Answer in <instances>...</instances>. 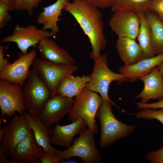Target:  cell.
Returning <instances> with one entry per match:
<instances>
[{"instance_id": "5bb4252c", "label": "cell", "mask_w": 163, "mask_h": 163, "mask_svg": "<svg viewBox=\"0 0 163 163\" xmlns=\"http://www.w3.org/2000/svg\"><path fill=\"white\" fill-rule=\"evenodd\" d=\"M87 126L85 121L81 118L66 125L57 124L51 129V143L68 148L72 145L75 136L79 135Z\"/></svg>"}, {"instance_id": "d590c367", "label": "cell", "mask_w": 163, "mask_h": 163, "mask_svg": "<svg viewBox=\"0 0 163 163\" xmlns=\"http://www.w3.org/2000/svg\"><path fill=\"white\" fill-rule=\"evenodd\" d=\"M0 2H5L8 5L9 11H13L15 10V0H0Z\"/></svg>"}, {"instance_id": "ab89813d", "label": "cell", "mask_w": 163, "mask_h": 163, "mask_svg": "<svg viewBox=\"0 0 163 163\" xmlns=\"http://www.w3.org/2000/svg\"><path fill=\"white\" fill-rule=\"evenodd\" d=\"M7 163H18L17 161L14 158H11V159H8L7 161Z\"/></svg>"}, {"instance_id": "ffe728a7", "label": "cell", "mask_w": 163, "mask_h": 163, "mask_svg": "<svg viewBox=\"0 0 163 163\" xmlns=\"http://www.w3.org/2000/svg\"><path fill=\"white\" fill-rule=\"evenodd\" d=\"M66 2L65 0H57L53 4L43 8V11L40 12L36 17L37 23L43 25V30L50 29L56 35L59 32L57 23L60 20L59 17Z\"/></svg>"}, {"instance_id": "60d3db41", "label": "cell", "mask_w": 163, "mask_h": 163, "mask_svg": "<svg viewBox=\"0 0 163 163\" xmlns=\"http://www.w3.org/2000/svg\"><path fill=\"white\" fill-rule=\"evenodd\" d=\"M66 2H70V1H72V0H65Z\"/></svg>"}, {"instance_id": "8fae6325", "label": "cell", "mask_w": 163, "mask_h": 163, "mask_svg": "<svg viewBox=\"0 0 163 163\" xmlns=\"http://www.w3.org/2000/svg\"><path fill=\"white\" fill-rule=\"evenodd\" d=\"M31 129L29 126L24 114L15 113L6 126L0 147L8 157L13 158L16 147Z\"/></svg>"}, {"instance_id": "30bf717a", "label": "cell", "mask_w": 163, "mask_h": 163, "mask_svg": "<svg viewBox=\"0 0 163 163\" xmlns=\"http://www.w3.org/2000/svg\"><path fill=\"white\" fill-rule=\"evenodd\" d=\"M37 53L35 49H32L26 54L19 52L18 59L0 72V79L17 83L22 87L29 77L30 68L36 58Z\"/></svg>"}, {"instance_id": "e0dca14e", "label": "cell", "mask_w": 163, "mask_h": 163, "mask_svg": "<svg viewBox=\"0 0 163 163\" xmlns=\"http://www.w3.org/2000/svg\"><path fill=\"white\" fill-rule=\"evenodd\" d=\"M144 84L142 91L135 99H140V102L146 103L151 99L163 98V79L157 66L140 79Z\"/></svg>"}, {"instance_id": "d6a6232c", "label": "cell", "mask_w": 163, "mask_h": 163, "mask_svg": "<svg viewBox=\"0 0 163 163\" xmlns=\"http://www.w3.org/2000/svg\"><path fill=\"white\" fill-rule=\"evenodd\" d=\"M56 152H56L51 153L44 151V152L40 159V161L42 163H60L62 162V161Z\"/></svg>"}, {"instance_id": "2e32d148", "label": "cell", "mask_w": 163, "mask_h": 163, "mask_svg": "<svg viewBox=\"0 0 163 163\" xmlns=\"http://www.w3.org/2000/svg\"><path fill=\"white\" fill-rule=\"evenodd\" d=\"M42 148L37 143L31 129L17 145L14 158L18 163L40 161L44 152Z\"/></svg>"}, {"instance_id": "8992f818", "label": "cell", "mask_w": 163, "mask_h": 163, "mask_svg": "<svg viewBox=\"0 0 163 163\" xmlns=\"http://www.w3.org/2000/svg\"><path fill=\"white\" fill-rule=\"evenodd\" d=\"M77 138H74L72 145L62 151L57 149L56 153L62 161L72 157L81 158L85 163H98L102 159L96 148L94 135L87 127Z\"/></svg>"}, {"instance_id": "7a4b0ae2", "label": "cell", "mask_w": 163, "mask_h": 163, "mask_svg": "<svg viewBox=\"0 0 163 163\" xmlns=\"http://www.w3.org/2000/svg\"><path fill=\"white\" fill-rule=\"evenodd\" d=\"M113 104L103 101L97 113L96 117L100 120V147H108L117 141L129 136L138 126L128 125L118 120L112 111Z\"/></svg>"}, {"instance_id": "74e56055", "label": "cell", "mask_w": 163, "mask_h": 163, "mask_svg": "<svg viewBox=\"0 0 163 163\" xmlns=\"http://www.w3.org/2000/svg\"><path fill=\"white\" fill-rule=\"evenodd\" d=\"M6 129V126L1 129L0 128V142H1L3 136Z\"/></svg>"}, {"instance_id": "52a82bcc", "label": "cell", "mask_w": 163, "mask_h": 163, "mask_svg": "<svg viewBox=\"0 0 163 163\" xmlns=\"http://www.w3.org/2000/svg\"><path fill=\"white\" fill-rule=\"evenodd\" d=\"M32 65L49 90L51 97L57 94L58 88L61 81L78 69V66L75 65L56 64L37 58Z\"/></svg>"}, {"instance_id": "4316f807", "label": "cell", "mask_w": 163, "mask_h": 163, "mask_svg": "<svg viewBox=\"0 0 163 163\" xmlns=\"http://www.w3.org/2000/svg\"><path fill=\"white\" fill-rule=\"evenodd\" d=\"M44 0H15V11H26L30 15Z\"/></svg>"}, {"instance_id": "e575fe53", "label": "cell", "mask_w": 163, "mask_h": 163, "mask_svg": "<svg viewBox=\"0 0 163 163\" xmlns=\"http://www.w3.org/2000/svg\"><path fill=\"white\" fill-rule=\"evenodd\" d=\"M5 46L0 45V72L2 71L11 63L6 58H4V48Z\"/></svg>"}, {"instance_id": "277c9868", "label": "cell", "mask_w": 163, "mask_h": 163, "mask_svg": "<svg viewBox=\"0 0 163 163\" xmlns=\"http://www.w3.org/2000/svg\"><path fill=\"white\" fill-rule=\"evenodd\" d=\"M107 56L103 54L94 60V64L92 72L90 76V80L86 84L85 88L99 94L103 101H107L120 108L109 98L108 91L110 85L113 81L120 84L128 81L123 75L112 71L109 68Z\"/></svg>"}, {"instance_id": "9c48e42d", "label": "cell", "mask_w": 163, "mask_h": 163, "mask_svg": "<svg viewBox=\"0 0 163 163\" xmlns=\"http://www.w3.org/2000/svg\"><path fill=\"white\" fill-rule=\"evenodd\" d=\"M0 108L1 117H12L16 112L24 114L27 109L22 87L17 83L0 79Z\"/></svg>"}, {"instance_id": "603a6c76", "label": "cell", "mask_w": 163, "mask_h": 163, "mask_svg": "<svg viewBox=\"0 0 163 163\" xmlns=\"http://www.w3.org/2000/svg\"><path fill=\"white\" fill-rule=\"evenodd\" d=\"M136 14L140 21L139 30L137 37L139 44L143 51L145 58L154 57L155 54L152 46L150 24L144 13L141 12Z\"/></svg>"}, {"instance_id": "1f68e13d", "label": "cell", "mask_w": 163, "mask_h": 163, "mask_svg": "<svg viewBox=\"0 0 163 163\" xmlns=\"http://www.w3.org/2000/svg\"><path fill=\"white\" fill-rule=\"evenodd\" d=\"M89 4L102 9L111 7L116 0H84Z\"/></svg>"}, {"instance_id": "ac0fdd59", "label": "cell", "mask_w": 163, "mask_h": 163, "mask_svg": "<svg viewBox=\"0 0 163 163\" xmlns=\"http://www.w3.org/2000/svg\"><path fill=\"white\" fill-rule=\"evenodd\" d=\"M163 62V53L144 58L132 65L120 68V73L125 75L130 82H135L149 73L151 71Z\"/></svg>"}, {"instance_id": "9a60e30c", "label": "cell", "mask_w": 163, "mask_h": 163, "mask_svg": "<svg viewBox=\"0 0 163 163\" xmlns=\"http://www.w3.org/2000/svg\"><path fill=\"white\" fill-rule=\"evenodd\" d=\"M37 48L41 58L52 63L66 65H75V61L67 51L59 46L50 37H45L38 44Z\"/></svg>"}, {"instance_id": "d6986e66", "label": "cell", "mask_w": 163, "mask_h": 163, "mask_svg": "<svg viewBox=\"0 0 163 163\" xmlns=\"http://www.w3.org/2000/svg\"><path fill=\"white\" fill-rule=\"evenodd\" d=\"M136 39L128 37H118L116 48L125 66L132 65L145 58L143 51Z\"/></svg>"}, {"instance_id": "44dd1931", "label": "cell", "mask_w": 163, "mask_h": 163, "mask_svg": "<svg viewBox=\"0 0 163 163\" xmlns=\"http://www.w3.org/2000/svg\"><path fill=\"white\" fill-rule=\"evenodd\" d=\"M24 115L29 127L33 130L36 140L45 152L54 153L57 149L51 145V126H47L40 121L37 117L32 116L25 112Z\"/></svg>"}, {"instance_id": "f1b7e54d", "label": "cell", "mask_w": 163, "mask_h": 163, "mask_svg": "<svg viewBox=\"0 0 163 163\" xmlns=\"http://www.w3.org/2000/svg\"><path fill=\"white\" fill-rule=\"evenodd\" d=\"M8 5L5 2H0V28H4L7 24L12 20L10 14Z\"/></svg>"}, {"instance_id": "6da1fadb", "label": "cell", "mask_w": 163, "mask_h": 163, "mask_svg": "<svg viewBox=\"0 0 163 163\" xmlns=\"http://www.w3.org/2000/svg\"><path fill=\"white\" fill-rule=\"evenodd\" d=\"M72 1L65 4L64 9L74 17L89 38L92 49L89 56L94 60L107 45L101 13L84 0Z\"/></svg>"}, {"instance_id": "f546056e", "label": "cell", "mask_w": 163, "mask_h": 163, "mask_svg": "<svg viewBox=\"0 0 163 163\" xmlns=\"http://www.w3.org/2000/svg\"><path fill=\"white\" fill-rule=\"evenodd\" d=\"M145 158L151 163H163V146L158 150L149 152Z\"/></svg>"}, {"instance_id": "3957f363", "label": "cell", "mask_w": 163, "mask_h": 163, "mask_svg": "<svg viewBox=\"0 0 163 163\" xmlns=\"http://www.w3.org/2000/svg\"><path fill=\"white\" fill-rule=\"evenodd\" d=\"M74 99L73 104L68 114L69 121L72 122L82 118L92 133L94 135L97 134L99 130L95 119L103 101L100 95L85 88Z\"/></svg>"}, {"instance_id": "5b68a950", "label": "cell", "mask_w": 163, "mask_h": 163, "mask_svg": "<svg viewBox=\"0 0 163 163\" xmlns=\"http://www.w3.org/2000/svg\"><path fill=\"white\" fill-rule=\"evenodd\" d=\"M22 91L27 112L32 116L37 117L51 97V94L47 87L33 67L22 87Z\"/></svg>"}, {"instance_id": "ba28073f", "label": "cell", "mask_w": 163, "mask_h": 163, "mask_svg": "<svg viewBox=\"0 0 163 163\" xmlns=\"http://www.w3.org/2000/svg\"><path fill=\"white\" fill-rule=\"evenodd\" d=\"M55 35L51 31L38 29L34 25L29 24L24 26L16 24L12 33L2 38L0 43L3 44L7 42L16 43L21 52L27 53L30 47L37 48L40 40L45 37H50Z\"/></svg>"}, {"instance_id": "7402d4cb", "label": "cell", "mask_w": 163, "mask_h": 163, "mask_svg": "<svg viewBox=\"0 0 163 163\" xmlns=\"http://www.w3.org/2000/svg\"><path fill=\"white\" fill-rule=\"evenodd\" d=\"M144 13L150 26L153 50L155 55L163 53V23L153 11L148 10Z\"/></svg>"}, {"instance_id": "83f0119b", "label": "cell", "mask_w": 163, "mask_h": 163, "mask_svg": "<svg viewBox=\"0 0 163 163\" xmlns=\"http://www.w3.org/2000/svg\"><path fill=\"white\" fill-rule=\"evenodd\" d=\"M75 79V76L70 74L66 77L61 82L58 89L57 94L66 97L71 89Z\"/></svg>"}, {"instance_id": "4dcf8cb0", "label": "cell", "mask_w": 163, "mask_h": 163, "mask_svg": "<svg viewBox=\"0 0 163 163\" xmlns=\"http://www.w3.org/2000/svg\"><path fill=\"white\" fill-rule=\"evenodd\" d=\"M149 10L156 13L163 23V0H152Z\"/></svg>"}, {"instance_id": "f35d334b", "label": "cell", "mask_w": 163, "mask_h": 163, "mask_svg": "<svg viewBox=\"0 0 163 163\" xmlns=\"http://www.w3.org/2000/svg\"><path fill=\"white\" fill-rule=\"evenodd\" d=\"M157 67L162 75L163 79V62L158 66Z\"/></svg>"}, {"instance_id": "484cf974", "label": "cell", "mask_w": 163, "mask_h": 163, "mask_svg": "<svg viewBox=\"0 0 163 163\" xmlns=\"http://www.w3.org/2000/svg\"><path fill=\"white\" fill-rule=\"evenodd\" d=\"M135 117L137 119L148 120L155 119L160 122L163 125V108H159L156 110L150 108L143 109L136 113Z\"/></svg>"}, {"instance_id": "8d00e7d4", "label": "cell", "mask_w": 163, "mask_h": 163, "mask_svg": "<svg viewBox=\"0 0 163 163\" xmlns=\"http://www.w3.org/2000/svg\"><path fill=\"white\" fill-rule=\"evenodd\" d=\"M8 157L3 150L0 148V163H7Z\"/></svg>"}, {"instance_id": "cb8c5ba5", "label": "cell", "mask_w": 163, "mask_h": 163, "mask_svg": "<svg viewBox=\"0 0 163 163\" xmlns=\"http://www.w3.org/2000/svg\"><path fill=\"white\" fill-rule=\"evenodd\" d=\"M152 0H116L111 8L112 12L126 11L136 14L149 10Z\"/></svg>"}, {"instance_id": "d4e9b609", "label": "cell", "mask_w": 163, "mask_h": 163, "mask_svg": "<svg viewBox=\"0 0 163 163\" xmlns=\"http://www.w3.org/2000/svg\"><path fill=\"white\" fill-rule=\"evenodd\" d=\"M90 80V75H83L82 76H75L73 84L66 97L69 98H73L79 94L85 88L86 84Z\"/></svg>"}, {"instance_id": "7c38bea8", "label": "cell", "mask_w": 163, "mask_h": 163, "mask_svg": "<svg viewBox=\"0 0 163 163\" xmlns=\"http://www.w3.org/2000/svg\"><path fill=\"white\" fill-rule=\"evenodd\" d=\"M74 102L73 98L63 96L57 94L48 99L37 117L48 126L58 124L64 116L69 113Z\"/></svg>"}, {"instance_id": "4fadbf2b", "label": "cell", "mask_w": 163, "mask_h": 163, "mask_svg": "<svg viewBox=\"0 0 163 163\" xmlns=\"http://www.w3.org/2000/svg\"><path fill=\"white\" fill-rule=\"evenodd\" d=\"M108 24L118 37H128L136 39L139 34L140 21L135 13L118 11L114 12Z\"/></svg>"}, {"instance_id": "836d02e7", "label": "cell", "mask_w": 163, "mask_h": 163, "mask_svg": "<svg viewBox=\"0 0 163 163\" xmlns=\"http://www.w3.org/2000/svg\"><path fill=\"white\" fill-rule=\"evenodd\" d=\"M136 106L138 109H143L145 108L156 109L163 108V98L158 100L157 102L148 103H143L138 102L135 103Z\"/></svg>"}]
</instances>
